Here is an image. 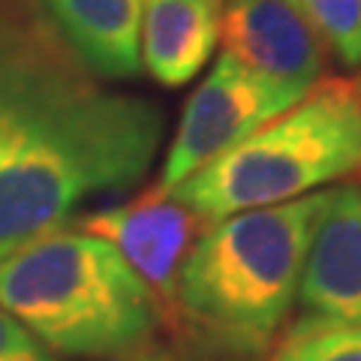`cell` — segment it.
<instances>
[{"label":"cell","instance_id":"1","mask_svg":"<svg viewBox=\"0 0 361 361\" xmlns=\"http://www.w3.org/2000/svg\"><path fill=\"white\" fill-rule=\"evenodd\" d=\"M163 139L151 99L78 90L0 148V259L66 226L87 196L139 184Z\"/></svg>","mask_w":361,"mask_h":361},{"label":"cell","instance_id":"2","mask_svg":"<svg viewBox=\"0 0 361 361\" xmlns=\"http://www.w3.org/2000/svg\"><path fill=\"white\" fill-rule=\"evenodd\" d=\"M331 193L208 223L175 280V313L238 355L265 353L298 295L304 256Z\"/></svg>","mask_w":361,"mask_h":361},{"label":"cell","instance_id":"3","mask_svg":"<svg viewBox=\"0 0 361 361\" xmlns=\"http://www.w3.org/2000/svg\"><path fill=\"white\" fill-rule=\"evenodd\" d=\"M0 307L61 355H127L160 307L115 244L51 232L0 259Z\"/></svg>","mask_w":361,"mask_h":361},{"label":"cell","instance_id":"4","mask_svg":"<svg viewBox=\"0 0 361 361\" xmlns=\"http://www.w3.org/2000/svg\"><path fill=\"white\" fill-rule=\"evenodd\" d=\"M361 172V87L329 75L280 118L247 135L172 190L205 223L283 205L301 193Z\"/></svg>","mask_w":361,"mask_h":361},{"label":"cell","instance_id":"5","mask_svg":"<svg viewBox=\"0 0 361 361\" xmlns=\"http://www.w3.org/2000/svg\"><path fill=\"white\" fill-rule=\"evenodd\" d=\"M304 94L307 87L265 78L223 51L180 111L172 148L154 190L169 196L180 180L262 130L268 121L280 118Z\"/></svg>","mask_w":361,"mask_h":361},{"label":"cell","instance_id":"6","mask_svg":"<svg viewBox=\"0 0 361 361\" xmlns=\"http://www.w3.org/2000/svg\"><path fill=\"white\" fill-rule=\"evenodd\" d=\"M205 220L175 196H163L151 187L130 205L97 211L82 220V232L106 238L118 247L127 265L142 277L154 295L160 316L175 310V280L190 247L205 232Z\"/></svg>","mask_w":361,"mask_h":361},{"label":"cell","instance_id":"7","mask_svg":"<svg viewBox=\"0 0 361 361\" xmlns=\"http://www.w3.org/2000/svg\"><path fill=\"white\" fill-rule=\"evenodd\" d=\"M226 51L274 82L310 87L325 70V42L301 0H223Z\"/></svg>","mask_w":361,"mask_h":361},{"label":"cell","instance_id":"8","mask_svg":"<svg viewBox=\"0 0 361 361\" xmlns=\"http://www.w3.org/2000/svg\"><path fill=\"white\" fill-rule=\"evenodd\" d=\"M298 298L304 316L361 325V187L331 190L304 256Z\"/></svg>","mask_w":361,"mask_h":361},{"label":"cell","instance_id":"9","mask_svg":"<svg viewBox=\"0 0 361 361\" xmlns=\"http://www.w3.org/2000/svg\"><path fill=\"white\" fill-rule=\"evenodd\" d=\"M42 16L97 78H135L142 66V0H37Z\"/></svg>","mask_w":361,"mask_h":361},{"label":"cell","instance_id":"10","mask_svg":"<svg viewBox=\"0 0 361 361\" xmlns=\"http://www.w3.org/2000/svg\"><path fill=\"white\" fill-rule=\"evenodd\" d=\"M223 0H142V61L157 82L180 87L217 49Z\"/></svg>","mask_w":361,"mask_h":361},{"label":"cell","instance_id":"11","mask_svg":"<svg viewBox=\"0 0 361 361\" xmlns=\"http://www.w3.org/2000/svg\"><path fill=\"white\" fill-rule=\"evenodd\" d=\"M271 361H361V325L301 316Z\"/></svg>","mask_w":361,"mask_h":361},{"label":"cell","instance_id":"12","mask_svg":"<svg viewBox=\"0 0 361 361\" xmlns=\"http://www.w3.org/2000/svg\"><path fill=\"white\" fill-rule=\"evenodd\" d=\"M322 42L346 66H361V0H301Z\"/></svg>","mask_w":361,"mask_h":361},{"label":"cell","instance_id":"13","mask_svg":"<svg viewBox=\"0 0 361 361\" xmlns=\"http://www.w3.org/2000/svg\"><path fill=\"white\" fill-rule=\"evenodd\" d=\"M33 45V13L27 0H0V103L18 78Z\"/></svg>","mask_w":361,"mask_h":361},{"label":"cell","instance_id":"14","mask_svg":"<svg viewBox=\"0 0 361 361\" xmlns=\"http://www.w3.org/2000/svg\"><path fill=\"white\" fill-rule=\"evenodd\" d=\"M0 361H54V355L13 313L0 307Z\"/></svg>","mask_w":361,"mask_h":361},{"label":"cell","instance_id":"15","mask_svg":"<svg viewBox=\"0 0 361 361\" xmlns=\"http://www.w3.org/2000/svg\"><path fill=\"white\" fill-rule=\"evenodd\" d=\"M121 361H175L169 353H160V349H133V353H127V358Z\"/></svg>","mask_w":361,"mask_h":361},{"label":"cell","instance_id":"16","mask_svg":"<svg viewBox=\"0 0 361 361\" xmlns=\"http://www.w3.org/2000/svg\"><path fill=\"white\" fill-rule=\"evenodd\" d=\"M358 87H361V78H358Z\"/></svg>","mask_w":361,"mask_h":361}]
</instances>
